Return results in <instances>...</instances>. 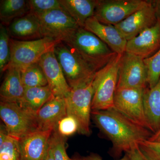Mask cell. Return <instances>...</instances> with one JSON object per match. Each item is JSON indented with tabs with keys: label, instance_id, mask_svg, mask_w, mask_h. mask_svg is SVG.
I'll use <instances>...</instances> for the list:
<instances>
[{
	"label": "cell",
	"instance_id": "cell-14",
	"mask_svg": "<svg viewBox=\"0 0 160 160\" xmlns=\"http://www.w3.org/2000/svg\"><path fill=\"white\" fill-rule=\"evenodd\" d=\"M160 49V21L158 19L154 26L127 41L126 52L145 59L154 55Z\"/></svg>",
	"mask_w": 160,
	"mask_h": 160
},
{
	"label": "cell",
	"instance_id": "cell-36",
	"mask_svg": "<svg viewBox=\"0 0 160 160\" xmlns=\"http://www.w3.org/2000/svg\"><path fill=\"white\" fill-rule=\"evenodd\" d=\"M148 141L155 142H160V129L156 132L153 133Z\"/></svg>",
	"mask_w": 160,
	"mask_h": 160
},
{
	"label": "cell",
	"instance_id": "cell-19",
	"mask_svg": "<svg viewBox=\"0 0 160 160\" xmlns=\"http://www.w3.org/2000/svg\"><path fill=\"white\" fill-rule=\"evenodd\" d=\"M25 90L19 69L14 68L7 69L0 88L1 101L19 104Z\"/></svg>",
	"mask_w": 160,
	"mask_h": 160
},
{
	"label": "cell",
	"instance_id": "cell-5",
	"mask_svg": "<svg viewBox=\"0 0 160 160\" xmlns=\"http://www.w3.org/2000/svg\"><path fill=\"white\" fill-rule=\"evenodd\" d=\"M60 42L46 37L28 41L11 38L10 62L6 70L9 68L22 70L38 62L44 54L54 50Z\"/></svg>",
	"mask_w": 160,
	"mask_h": 160
},
{
	"label": "cell",
	"instance_id": "cell-34",
	"mask_svg": "<svg viewBox=\"0 0 160 160\" xmlns=\"http://www.w3.org/2000/svg\"><path fill=\"white\" fill-rule=\"evenodd\" d=\"M151 1L154 6L157 18L160 21V0H152Z\"/></svg>",
	"mask_w": 160,
	"mask_h": 160
},
{
	"label": "cell",
	"instance_id": "cell-26",
	"mask_svg": "<svg viewBox=\"0 0 160 160\" xmlns=\"http://www.w3.org/2000/svg\"><path fill=\"white\" fill-rule=\"evenodd\" d=\"M10 38L8 27L0 25V72L6 71L10 59Z\"/></svg>",
	"mask_w": 160,
	"mask_h": 160
},
{
	"label": "cell",
	"instance_id": "cell-3",
	"mask_svg": "<svg viewBox=\"0 0 160 160\" xmlns=\"http://www.w3.org/2000/svg\"><path fill=\"white\" fill-rule=\"evenodd\" d=\"M122 54H116L106 66L96 72L92 81V110H106L114 107V94Z\"/></svg>",
	"mask_w": 160,
	"mask_h": 160
},
{
	"label": "cell",
	"instance_id": "cell-12",
	"mask_svg": "<svg viewBox=\"0 0 160 160\" xmlns=\"http://www.w3.org/2000/svg\"><path fill=\"white\" fill-rule=\"evenodd\" d=\"M142 9L136 12L117 25L116 28L127 41L155 25L158 21L152 1Z\"/></svg>",
	"mask_w": 160,
	"mask_h": 160
},
{
	"label": "cell",
	"instance_id": "cell-2",
	"mask_svg": "<svg viewBox=\"0 0 160 160\" xmlns=\"http://www.w3.org/2000/svg\"><path fill=\"white\" fill-rule=\"evenodd\" d=\"M64 42L74 50L98 71L116 53L97 36L79 27Z\"/></svg>",
	"mask_w": 160,
	"mask_h": 160
},
{
	"label": "cell",
	"instance_id": "cell-32",
	"mask_svg": "<svg viewBox=\"0 0 160 160\" xmlns=\"http://www.w3.org/2000/svg\"><path fill=\"white\" fill-rule=\"evenodd\" d=\"M126 153L128 155L130 160H147L140 151L138 146L132 148Z\"/></svg>",
	"mask_w": 160,
	"mask_h": 160
},
{
	"label": "cell",
	"instance_id": "cell-31",
	"mask_svg": "<svg viewBox=\"0 0 160 160\" xmlns=\"http://www.w3.org/2000/svg\"><path fill=\"white\" fill-rule=\"evenodd\" d=\"M140 151L147 160H160V142L146 140L138 144Z\"/></svg>",
	"mask_w": 160,
	"mask_h": 160
},
{
	"label": "cell",
	"instance_id": "cell-21",
	"mask_svg": "<svg viewBox=\"0 0 160 160\" xmlns=\"http://www.w3.org/2000/svg\"><path fill=\"white\" fill-rule=\"evenodd\" d=\"M63 9L80 27H84L89 18L93 16L97 0H59Z\"/></svg>",
	"mask_w": 160,
	"mask_h": 160
},
{
	"label": "cell",
	"instance_id": "cell-18",
	"mask_svg": "<svg viewBox=\"0 0 160 160\" xmlns=\"http://www.w3.org/2000/svg\"><path fill=\"white\" fill-rule=\"evenodd\" d=\"M8 29L12 38L28 41L42 38L39 19L36 15L30 12L14 20L9 25Z\"/></svg>",
	"mask_w": 160,
	"mask_h": 160
},
{
	"label": "cell",
	"instance_id": "cell-13",
	"mask_svg": "<svg viewBox=\"0 0 160 160\" xmlns=\"http://www.w3.org/2000/svg\"><path fill=\"white\" fill-rule=\"evenodd\" d=\"M38 63L42 69L53 95L66 98L71 88L66 81L54 50L44 54Z\"/></svg>",
	"mask_w": 160,
	"mask_h": 160
},
{
	"label": "cell",
	"instance_id": "cell-24",
	"mask_svg": "<svg viewBox=\"0 0 160 160\" xmlns=\"http://www.w3.org/2000/svg\"><path fill=\"white\" fill-rule=\"evenodd\" d=\"M20 71L25 89L48 85L45 75L38 63H36Z\"/></svg>",
	"mask_w": 160,
	"mask_h": 160
},
{
	"label": "cell",
	"instance_id": "cell-27",
	"mask_svg": "<svg viewBox=\"0 0 160 160\" xmlns=\"http://www.w3.org/2000/svg\"><path fill=\"white\" fill-rule=\"evenodd\" d=\"M147 74V83L149 88L154 87L160 78V49L151 57L144 60Z\"/></svg>",
	"mask_w": 160,
	"mask_h": 160
},
{
	"label": "cell",
	"instance_id": "cell-20",
	"mask_svg": "<svg viewBox=\"0 0 160 160\" xmlns=\"http://www.w3.org/2000/svg\"><path fill=\"white\" fill-rule=\"evenodd\" d=\"M143 103L148 128L153 134L160 129V78L154 87L145 89Z\"/></svg>",
	"mask_w": 160,
	"mask_h": 160
},
{
	"label": "cell",
	"instance_id": "cell-6",
	"mask_svg": "<svg viewBox=\"0 0 160 160\" xmlns=\"http://www.w3.org/2000/svg\"><path fill=\"white\" fill-rule=\"evenodd\" d=\"M93 95L92 82L71 88L65 98L67 115L75 119L78 131L86 136L91 134L90 124Z\"/></svg>",
	"mask_w": 160,
	"mask_h": 160
},
{
	"label": "cell",
	"instance_id": "cell-9",
	"mask_svg": "<svg viewBox=\"0 0 160 160\" xmlns=\"http://www.w3.org/2000/svg\"><path fill=\"white\" fill-rule=\"evenodd\" d=\"M42 37L64 42L80 27L64 9H57L37 16Z\"/></svg>",
	"mask_w": 160,
	"mask_h": 160
},
{
	"label": "cell",
	"instance_id": "cell-16",
	"mask_svg": "<svg viewBox=\"0 0 160 160\" xmlns=\"http://www.w3.org/2000/svg\"><path fill=\"white\" fill-rule=\"evenodd\" d=\"M66 115L65 98L53 96L36 113L38 128L39 130L53 131L60 120Z\"/></svg>",
	"mask_w": 160,
	"mask_h": 160
},
{
	"label": "cell",
	"instance_id": "cell-8",
	"mask_svg": "<svg viewBox=\"0 0 160 160\" xmlns=\"http://www.w3.org/2000/svg\"><path fill=\"white\" fill-rule=\"evenodd\" d=\"M148 0H97L94 16L101 23L115 26L150 4Z\"/></svg>",
	"mask_w": 160,
	"mask_h": 160
},
{
	"label": "cell",
	"instance_id": "cell-10",
	"mask_svg": "<svg viewBox=\"0 0 160 160\" xmlns=\"http://www.w3.org/2000/svg\"><path fill=\"white\" fill-rule=\"evenodd\" d=\"M145 89L117 88L113 107L130 119L149 129L143 103Z\"/></svg>",
	"mask_w": 160,
	"mask_h": 160
},
{
	"label": "cell",
	"instance_id": "cell-35",
	"mask_svg": "<svg viewBox=\"0 0 160 160\" xmlns=\"http://www.w3.org/2000/svg\"><path fill=\"white\" fill-rule=\"evenodd\" d=\"M43 160H54L53 152H52V149L51 144H50V140H49L48 149H47L46 154L45 155V157H44Z\"/></svg>",
	"mask_w": 160,
	"mask_h": 160
},
{
	"label": "cell",
	"instance_id": "cell-15",
	"mask_svg": "<svg viewBox=\"0 0 160 160\" xmlns=\"http://www.w3.org/2000/svg\"><path fill=\"white\" fill-rule=\"evenodd\" d=\"M84 28L97 36L116 54L126 52L127 41L113 25L101 23L93 16L86 21Z\"/></svg>",
	"mask_w": 160,
	"mask_h": 160
},
{
	"label": "cell",
	"instance_id": "cell-23",
	"mask_svg": "<svg viewBox=\"0 0 160 160\" xmlns=\"http://www.w3.org/2000/svg\"><path fill=\"white\" fill-rule=\"evenodd\" d=\"M29 12L28 1L2 0L0 2V19L5 26H9L14 20Z\"/></svg>",
	"mask_w": 160,
	"mask_h": 160
},
{
	"label": "cell",
	"instance_id": "cell-7",
	"mask_svg": "<svg viewBox=\"0 0 160 160\" xmlns=\"http://www.w3.org/2000/svg\"><path fill=\"white\" fill-rule=\"evenodd\" d=\"M0 117L8 134L18 139L39 130L35 113L24 109L18 103L1 101Z\"/></svg>",
	"mask_w": 160,
	"mask_h": 160
},
{
	"label": "cell",
	"instance_id": "cell-29",
	"mask_svg": "<svg viewBox=\"0 0 160 160\" xmlns=\"http://www.w3.org/2000/svg\"><path fill=\"white\" fill-rule=\"evenodd\" d=\"M50 143L54 160H71L66 152L65 138L61 135L56 129L52 132Z\"/></svg>",
	"mask_w": 160,
	"mask_h": 160
},
{
	"label": "cell",
	"instance_id": "cell-30",
	"mask_svg": "<svg viewBox=\"0 0 160 160\" xmlns=\"http://www.w3.org/2000/svg\"><path fill=\"white\" fill-rule=\"evenodd\" d=\"M56 130L61 135L66 138L78 131V125L75 119L67 115L60 120Z\"/></svg>",
	"mask_w": 160,
	"mask_h": 160
},
{
	"label": "cell",
	"instance_id": "cell-33",
	"mask_svg": "<svg viewBox=\"0 0 160 160\" xmlns=\"http://www.w3.org/2000/svg\"><path fill=\"white\" fill-rule=\"evenodd\" d=\"M82 160H103L99 155L96 153H91L89 155L82 158ZM118 160H130L128 155L125 154L122 158Z\"/></svg>",
	"mask_w": 160,
	"mask_h": 160
},
{
	"label": "cell",
	"instance_id": "cell-1",
	"mask_svg": "<svg viewBox=\"0 0 160 160\" xmlns=\"http://www.w3.org/2000/svg\"><path fill=\"white\" fill-rule=\"evenodd\" d=\"M91 118L100 131L112 144L111 152L119 157L141 142L149 139L153 133L149 129L132 121L113 108L92 110Z\"/></svg>",
	"mask_w": 160,
	"mask_h": 160
},
{
	"label": "cell",
	"instance_id": "cell-28",
	"mask_svg": "<svg viewBox=\"0 0 160 160\" xmlns=\"http://www.w3.org/2000/svg\"><path fill=\"white\" fill-rule=\"evenodd\" d=\"M30 12L36 16L57 9H63L59 0H29Z\"/></svg>",
	"mask_w": 160,
	"mask_h": 160
},
{
	"label": "cell",
	"instance_id": "cell-22",
	"mask_svg": "<svg viewBox=\"0 0 160 160\" xmlns=\"http://www.w3.org/2000/svg\"><path fill=\"white\" fill-rule=\"evenodd\" d=\"M54 96L48 85L25 89L19 105L24 109L35 113Z\"/></svg>",
	"mask_w": 160,
	"mask_h": 160
},
{
	"label": "cell",
	"instance_id": "cell-4",
	"mask_svg": "<svg viewBox=\"0 0 160 160\" xmlns=\"http://www.w3.org/2000/svg\"><path fill=\"white\" fill-rule=\"evenodd\" d=\"M54 52L70 88L93 81L97 71L70 46L60 42Z\"/></svg>",
	"mask_w": 160,
	"mask_h": 160
},
{
	"label": "cell",
	"instance_id": "cell-37",
	"mask_svg": "<svg viewBox=\"0 0 160 160\" xmlns=\"http://www.w3.org/2000/svg\"><path fill=\"white\" fill-rule=\"evenodd\" d=\"M71 160H82V159L75 158V159H71Z\"/></svg>",
	"mask_w": 160,
	"mask_h": 160
},
{
	"label": "cell",
	"instance_id": "cell-11",
	"mask_svg": "<svg viewBox=\"0 0 160 160\" xmlns=\"http://www.w3.org/2000/svg\"><path fill=\"white\" fill-rule=\"evenodd\" d=\"M144 59L125 52L120 62L117 88L146 89L148 87Z\"/></svg>",
	"mask_w": 160,
	"mask_h": 160
},
{
	"label": "cell",
	"instance_id": "cell-25",
	"mask_svg": "<svg viewBox=\"0 0 160 160\" xmlns=\"http://www.w3.org/2000/svg\"><path fill=\"white\" fill-rule=\"evenodd\" d=\"M0 160H22L19 139L8 135L0 145Z\"/></svg>",
	"mask_w": 160,
	"mask_h": 160
},
{
	"label": "cell",
	"instance_id": "cell-17",
	"mask_svg": "<svg viewBox=\"0 0 160 160\" xmlns=\"http://www.w3.org/2000/svg\"><path fill=\"white\" fill-rule=\"evenodd\" d=\"M53 131L37 130L19 140L22 160H43Z\"/></svg>",
	"mask_w": 160,
	"mask_h": 160
}]
</instances>
